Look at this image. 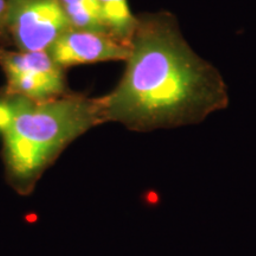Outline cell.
I'll return each mask as SVG.
<instances>
[{
  "instance_id": "52a82bcc",
  "label": "cell",
  "mask_w": 256,
  "mask_h": 256,
  "mask_svg": "<svg viewBox=\"0 0 256 256\" xmlns=\"http://www.w3.org/2000/svg\"><path fill=\"white\" fill-rule=\"evenodd\" d=\"M60 2L72 28L110 34L98 0H60Z\"/></svg>"
},
{
  "instance_id": "9c48e42d",
  "label": "cell",
  "mask_w": 256,
  "mask_h": 256,
  "mask_svg": "<svg viewBox=\"0 0 256 256\" xmlns=\"http://www.w3.org/2000/svg\"><path fill=\"white\" fill-rule=\"evenodd\" d=\"M8 36V0H0V38Z\"/></svg>"
},
{
  "instance_id": "6da1fadb",
  "label": "cell",
  "mask_w": 256,
  "mask_h": 256,
  "mask_svg": "<svg viewBox=\"0 0 256 256\" xmlns=\"http://www.w3.org/2000/svg\"><path fill=\"white\" fill-rule=\"evenodd\" d=\"M122 78L98 98L104 124L147 133L203 122L229 106L218 69L194 52L170 12L138 16Z\"/></svg>"
},
{
  "instance_id": "5b68a950",
  "label": "cell",
  "mask_w": 256,
  "mask_h": 256,
  "mask_svg": "<svg viewBox=\"0 0 256 256\" xmlns=\"http://www.w3.org/2000/svg\"><path fill=\"white\" fill-rule=\"evenodd\" d=\"M48 52L60 68L66 69L101 62H124L130 55V46L110 34L70 28L51 46Z\"/></svg>"
},
{
  "instance_id": "7a4b0ae2",
  "label": "cell",
  "mask_w": 256,
  "mask_h": 256,
  "mask_svg": "<svg viewBox=\"0 0 256 256\" xmlns=\"http://www.w3.org/2000/svg\"><path fill=\"white\" fill-rule=\"evenodd\" d=\"M14 98V115L2 136L8 184L28 196L70 144L104 124L98 98L66 94L48 101Z\"/></svg>"
},
{
  "instance_id": "8992f818",
  "label": "cell",
  "mask_w": 256,
  "mask_h": 256,
  "mask_svg": "<svg viewBox=\"0 0 256 256\" xmlns=\"http://www.w3.org/2000/svg\"><path fill=\"white\" fill-rule=\"evenodd\" d=\"M108 34L130 46L138 25V17L130 11L128 0H98Z\"/></svg>"
},
{
  "instance_id": "277c9868",
  "label": "cell",
  "mask_w": 256,
  "mask_h": 256,
  "mask_svg": "<svg viewBox=\"0 0 256 256\" xmlns=\"http://www.w3.org/2000/svg\"><path fill=\"white\" fill-rule=\"evenodd\" d=\"M70 24L60 0H8V36L20 51H48Z\"/></svg>"
},
{
  "instance_id": "ba28073f",
  "label": "cell",
  "mask_w": 256,
  "mask_h": 256,
  "mask_svg": "<svg viewBox=\"0 0 256 256\" xmlns=\"http://www.w3.org/2000/svg\"><path fill=\"white\" fill-rule=\"evenodd\" d=\"M14 115V98L0 95V134L5 132Z\"/></svg>"
},
{
  "instance_id": "3957f363",
  "label": "cell",
  "mask_w": 256,
  "mask_h": 256,
  "mask_svg": "<svg viewBox=\"0 0 256 256\" xmlns=\"http://www.w3.org/2000/svg\"><path fill=\"white\" fill-rule=\"evenodd\" d=\"M0 66L6 76L2 95L40 102L68 94L64 69L48 51L0 49Z\"/></svg>"
}]
</instances>
